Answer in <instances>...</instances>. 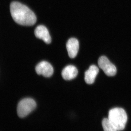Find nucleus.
Returning a JSON list of instances; mask_svg holds the SVG:
<instances>
[{"label":"nucleus","mask_w":131,"mask_h":131,"mask_svg":"<svg viewBox=\"0 0 131 131\" xmlns=\"http://www.w3.org/2000/svg\"><path fill=\"white\" fill-rule=\"evenodd\" d=\"M11 15L14 21L23 26L34 25L37 21V17L28 7L18 2H13L10 5Z\"/></svg>","instance_id":"nucleus-1"},{"label":"nucleus","mask_w":131,"mask_h":131,"mask_svg":"<svg viewBox=\"0 0 131 131\" xmlns=\"http://www.w3.org/2000/svg\"><path fill=\"white\" fill-rule=\"evenodd\" d=\"M108 119L118 131H122L125 127L127 120V115L123 108H114L109 111Z\"/></svg>","instance_id":"nucleus-2"},{"label":"nucleus","mask_w":131,"mask_h":131,"mask_svg":"<svg viewBox=\"0 0 131 131\" xmlns=\"http://www.w3.org/2000/svg\"><path fill=\"white\" fill-rule=\"evenodd\" d=\"M36 106L37 104L33 99L25 98L20 101L18 104L17 114L20 118L26 117L35 109Z\"/></svg>","instance_id":"nucleus-3"},{"label":"nucleus","mask_w":131,"mask_h":131,"mask_svg":"<svg viewBox=\"0 0 131 131\" xmlns=\"http://www.w3.org/2000/svg\"><path fill=\"white\" fill-rule=\"evenodd\" d=\"M98 64L107 75L114 76L117 73V69L114 64L110 62L105 56H102L99 58Z\"/></svg>","instance_id":"nucleus-4"},{"label":"nucleus","mask_w":131,"mask_h":131,"mask_svg":"<svg viewBox=\"0 0 131 131\" xmlns=\"http://www.w3.org/2000/svg\"><path fill=\"white\" fill-rule=\"evenodd\" d=\"M36 73L46 77L51 76L54 73L53 67L48 62L43 61L38 64L35 68Z\"/></svg>","instance_id":"nucleus-5"},{"label":"nucleus","mask_w":131,"mask_h":131,"mask_svg":"<svg viewBox=\"0 0 131 131\" xmlns=\"http://www.w3.org/2000/svg\"><path fill=\"white\" fill-rule=\"evenodd\" d=\"M34 34L38 38L42 39L47 44L50 43L51 38L47 28L43 25L38 26L35 30Z\"/></svg>","instance_id":"nucleus-6"},{"label":"nucleus","mask_w":131,"mask_h":131,"mask_svg":"<svg viewBox=\"0 0 131 131\" xmlns=\"http://www.w3.org/2000/svg\"><path fill=\"white\" fill-rule=\"evenodd\" d=\"M66 48L70 57L74 58L77 56L79 51V43L78 40L75 38L70 39L66 43Z\"/></svg>","instance_id":"nucleus-7"},{"label":"nucleus","mask_w":131,"mask_h":131,"mask_svg":"<svg viewBox=\"0 0 131 131\" xmlns=\"http://www.w3.org/2000/svg\"><path fill=\"white\" fill-rule=\"evenodd\" d=\"M99 71V69L96 66L92 65L89 67L84 74V80L87 84L93 83Z\"/></svg>","instance_id":"nucleus-8"},{"label":"nucleus","mask_w":131,"mask_h":131,"mask_svg":"<svg viewBox=\"0 0 131 131\" xmlns=\"http://www.w3.org/2000/svg\"><path fill=\"white\" fill-rule=\"evenodd\" d=\"M78 70L77 68L73 65L66 66L63 70L62 75L65 80H70L74 79L77 75Z\"/></svg>","instance_id":"nucleus-9"},{"label":"nucleus","mask_w":131,"mask_h":131,"mask_svg":"<svg viewBox=\"0 0 131 131\" xmlns=\"http://www.w3.org/2000/svg\"><path fill=\"white\" fill-rule=\"evenodd\" d=\"M102 125L104 131H118L110 123L108 118L103 119L102 121Z\"/></svg>","instance_id":"nucleus-10"}]
</instances>
